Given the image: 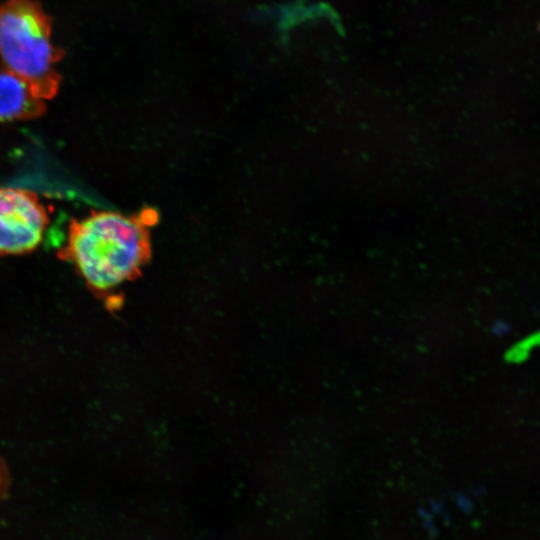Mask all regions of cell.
<instances>
[{
	"label": "cell",
	"instance_id": "2",
	"mask_svg": "<svg viewBox=\"0 0 540 540\" xmlns=\"http://www.w3.org/2000/svg\"><path fill=\"white\" fill-rule=\"evenodd\" d=\"M64 57L52 40V18L36 0L0 3V58L43 100L54 98L61 84L57 68Z\"/></svg>",
	"mask_w": 540,
	"mask_h": 540
},
{
	"label": "cell",
	"instance_id": "4",
	"mask_svg": "<svg viewBox=\"0 0 540 540\" xmlns=\"http://www.w3.org/2000/svg\"><path fill=\"white\" fill-rule=\"evenodd\" d=\"M46 112L45 100L14 73L0 70V123L30 120Z\"/></svg>",
	"mask_w": 540,
	"mask_h": 540
},
{
	"label": "cell",
	"instance_id": "1",
	"mask_svg": "<svg viewBox=\"0 0 540 540\" xmlns=\"http://www.w3.org/2000/svg\"><path fill=\"white\" fill-rule=\"evenodd\" d=\"M157 219L151 208L131 215L91 211L70 222L58 257L71 262L91 289L110 291L136 277L150 260V228Z\"/></svg>",
	"mask_w": 540,
	"mask_h": 540
},
{
	"label": "cell",
	"instance_id": "5",
	"mask_svg": "<svg viewBox=\"0 0 540 540\" xmlns=\"http://www.w3.org/2000/svg\"><path fill=\"white\" fill-rule=\"evenodd\" d=\"M538 346H540V331L528 335L511 346L505 353V360L514 364L522 363L529 357L531 351Z\"/></svg>",
	"mask_w": 540,
	"mask_h": 540
},
{
	"label": "cell",
	"instance_id": "3",
	"mask_svg": "<svg viewBox=\"0 0 540 540\" xmlns=\"http://www.w3.org/2000/svg\"><path fill=\"white\" fill-rule=\"evenodd\" d=\"M48 223L47 209L33 191L0 187V256L35 250Z\"/></svg>",
	"mask_w": 540,
	"mask_h": 540
}]
</instances>
